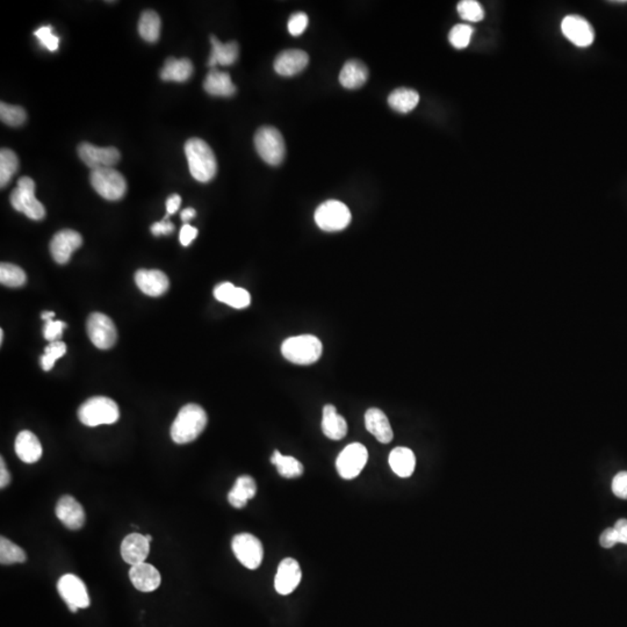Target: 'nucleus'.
<instances>
[{"label": "nucleus", "instance_id": "4d7b16f0", "mask_svg": "<svg viewBox=\"0 0 627 627\" xmlns=\"http://www.w3.org/2000/svg\"><path fill=\"white\" fill-rule=\"evenodd\" d=\"M146 541H149V543H151V541H153V537H151L150 534H146Z\"/></svg>", "mask_w": 627, "mask_h": 627}, {"label": "nucleus", "instance_id": "c03bdc74", "mask_svg": "<svg viewBox=\"0 0 627 627\" xmlns=\"http://www.w3.org/2000/svg\"><path fill=\"white\" fill-rule=\"evenodd\" d=\"M308 26V15L303 12L294 13L288 20V31L293 36H299Z\"/></svg>", "mask_w": 627, "mask_h": 627}, {"label": "nucleus", "instance_id": "473e14b6", "mask_svg": "<svg viewBox=\"0 0 627 627\" xmlns=\"http://www.w3.org/2000/svg\"><path fill=\"white\" fill-rule=\"evenodd\" d=\"M160 17L155 10H144L139 21V33L144 41L155 43L160 36Z\"/></svg>", "mask_w": 627, "mask_h": 627}, {"label": "nucleus", "instance_id": "f8f14e48", "mask_svg": "<svg viewBox=\"0 0 627 627\" xmlns=\"http://www.w3.org/2000/svg\"><path fill=\"white\" fill-rule=\"evenodd\" d=\"M57 589L70 610L76 612L78 609L90 607V596L86 586L78 576L66 574L59 580Z\"/></svg>", "mask_w": 627, "mask_h": 627}, {"label": "nucleus", "instance_id": "c9c22d12", "mask_svg": "<svg viewBox=\"0 0 627 627\" xmlns=\"http://www.w3.org/2000/svg\"><path fill=\"white\" fill-rule=\"evenodd\" d=\"M27 560L26 553L22 548L8 541L7 538L0 539V564L1 565H13L22 564Z\"/></svg>", "mask_w": 627, "mask_h": 627}, {"label": "nucleus", "instance_id": "f3484780", "mask_svg": "<svg viewBox=\"0 0 627 627\" xmlns=\"http://www.w3.org/2000/svg\"><path fill=\"white\" fill-rule=\"evenodd\" d=\"M56 516L69 530H80L85 524V511L78 501L70 495L59 499L55 509Z\"/></svg>", "mask_w": 627, "mask_h": 627}, {"label": "nucleus", "instance_id": "0eeeda50", "mask_svg": "<svg viewBox=\"0 0 627 627\" xmlns=\"http://www.w3.org/2000/svg\"><path fill=\"white\" fill-rule=\"evenodd\" d=\"M90 181L94 191L109 202H118L125 197L127 192L125 177L113 167L92 171Z\"/></svg>", "mask_w": 627, "mask_h": 627}, {"label": "nucleus", "instance_id": "7c9ffc66", "mask_svg": "<svg viewBox=\"0 0 627 627\" xmlns=\"http://www.w3.org/2000/svg\"><path fill=\"white\" fill-rule=\"evenodd\" d=\"M389 466L400 478H409L416 467V458L408 447H396L389 454Z\"/></svg>", "mask_w": 627, "mask_h": 627}, {"label": "nucleus", "instance_id": "e433bc0d", "mask_svg": "<svg viewBox=\"0 0 627 627\" xmlns=\"http://www.w3.org/2000/svg\"><path fill=\"white\" fill-rule=\"evenodd\" d=\"M26 273L21 267L14 264L3 263L0 265V281L7 287H21L26 284Z\"/></svg>", "mask_w": 627, "mask_h": 627}, {"label": "nucleus", "instance_id": "603ef678", "mask_svg": "<svg viewBox=\"0 0 627 627\" xmlns=\"http://www.w3.org/2000/svg\"><path fill=\"white\" fill-rule=\"evenodd\" d=\"M195 215H197V211H195V209H184V211H181V221H184L185 223H186V222L190 221L192 218H195Z\"/></svg>", "mask_w": 627, "mask_h": 627}, {"label": "nucleus", "instance_id": "aec40b11", "mask_svg": "<svg viewBox=\"0 0 627 627\" xmlns=\"http://www.w3.org/2000/svg\"><path fill=\"white\" fill-rule=\"evenodd\" d=\"M150 552V543L146 536L132 534L122 541L121 557L129 565H139L146 562Z\"/></svg>", "mask_w": 627, "mask_h": 627}, {"label": "nucleus", "instance_id": "c756f323", "mask_svg": "<svg viewBox=\"0 0 627 627\" xmlns=\"http://www.w3.org/2000/svg\"><path fill=\"white\" fill-rule=\"evenodd\" d=\"M322 430L329 439L340 440L347 436V421L337 413L333 405H326L323 409Z\"/></svg>", "mask_w": 627, "mask_h": 627}, {"label": "nucleus", "instance_id": "864d4df0", "mask_svg": "<svg viewBox=\"0 0 627 627\" xmlns=\"http://www.w3.org/2000/svg\"><path fill=\"white\" fill-rule=\"evenodd\" d=\"M614 530L617 531L618 543L627 545V525L626 527H621V529H614Z\"/></svg>", "mask_w": 627, "mask_h": 627}, {"label": "nucleus", "instance_id": "2f4dec72", "mask_svg": "<svg viewBox=\"0 0 627 627\" xmlns=\"http://www.w3.org/2000/svg\"><path fill=\"white\" fill-rule=\"evenodd\" d=\"M419 103V94L411 89H396L389 94L388 104L394 111L407 114L416 108Z\"/></svg>", "mask_w": 627, "mask_h": 627}, {"label": "nucleus", "instance_id": "79ce46f5", "mask_svg": "<svg viewBox=\"0 0 627 627\" xmlns=\"http://www.w3.org/2000/svg\"><path fill=\"white\" fill-rule=\"evenodd\" d=\"M34 35L38 38V41L49 52H56L59 49V38L52 33V26H43L34 31Z\"/></svg>", "mask_w": 627, "mask_h": 627}, {"label": "nucleus", "instance_id": "c85d7f7f", "mask_svg": "<svg viewBox=\"0 0 627 627\" xmlns=\"http://www.w3.org/2000/svg\"><path fill=\"white\" fill-rule=\"evenodd\" d=\"M256 494V481L249 475H242L236 480L235 485L229 492L228 501L236 509H242Z\"/></svg>", "mask_w": 627, "mask_h": 627}, {"label": "nucleus", "instance_id": "412c9836", "mask_svg": "<svg viewBox=\"0 0 627 627\" xmlns=\"http://www.w3.org/2000/svg\"><path fill=\"white\" fill-rule=\"evenodd\" d=\"M129 579L133 586L142 593H151L160 586L162 577L158 571L149 564L132 566L129 571Z\"/></svg>", "mask_w": 627, "mask_h": 627}, {"label": "nucleus", "instance_id": "b1692460", "mask_svg": "<svg viewBox=\"0 0 627 627\" xmlns=\"http://www.w3.org/2000/svg\"><path fill=\"white\" fill-rule=\"evenodd\" d=\"M214 296L218 301L236 309L246 308L251 302L249 292L244 288L235 287L232 282L218 285L214 289Z\"/></svg>", "mask_w": 627, "mask_h": 627}, {"label": "nucleus", "instance_id": "39448f33", "mask_svg": "<svg viewBox=\"0 0 627 627\" xmlns=\"http://www.w3.org/2000/svg\"><path fill=\"white\" fill-rule=\"evenodd\" d=\"M10 205L31 220L40 221L45 218V206L35 197V183L31 178L21 177L17 181V188L10 195Z\"/></svg>", "mask_w": 627, "mask_h": 627}, {"label": "nucleus", "instance_id": "a211bd4d", "mask_svg": "<svg viewBox=\"0 0 627 627\" xmlns=\"http://www.w3.org/2000/svg\"><path fill=\"white\" fill-rule=\"evenodd\" d=\"M309 56L307 52L299 49H288L277 56L274 61V70L280 76H295L307 68Z\"/></svg>", "mask_w": 627, "mask_h": 627}, {"label": "nucleus", "instance_id": "49530a36", "mask_svg": "<svg viewBox=\"0 0 627 627\" xmlns=\"http://www.w3.org/2000/svg\"><path fill=\"white\" fill-rule=\"evenodd\" d=\"M169 216H170V215H165L162 221L156 222V223H153V225H151V232H153V235H170L171 232H174V225L169 221Z\"/></svg>", "mask_w": 627, "mask_h": 627}, {"label": "nucleus", "instance_id": "f704fd0d", "mask_svg": "<svg viewBox=\"0 0 627 627\" xmlns=\"http://www.w3.org/2000/svg\"><path fill=\"white\" fill-rule=\"evenodd\" d=\"M19 160L13 150L3 148L0 151V186L1 188L8 185L10 179L17 174Z\"/></svg>", "mask_w": 627, "mask_h": 627}, {"label": "nucleus", "instance_id": "8fccbe9b", "mask_svg": "<svg viewBox=\"0 0 627 627\" xmlns=\"http://www.w3.org/2000/svg\"><path fill=\"white\" fill-rule=\"evenodd\" d=\"M181 205V198L179 195H172L167 200V214L174 215L177 213Z\"/></svg>", "mask_w": 627, "mask_h": 627}, {"label": "nucleus", "instance_id": "9d476101", "mask_svg": "<svg viewBox=\"0 0 627 627\" xmlns=\"http://www.w3.org/2000/svg\"><path fill=\"white\" fill-rule=\"evenodd\" d=\"M86 330L91 342L100 350L111 349L118 340L114 323L107 315L101 312H93L89 317Z\"/></svg>", "mask_w": 627, "mask_h": 627}, {"label": "nucleus", "instance_id": "ea45409f", "mask_svg": "<svg viewBox=\"0 0 627 627\" xmlns=\"http://www.w3.org/2000/svg\"><path fill=\"white\" fill-rule=\"evenodd\" d=\"M66 352V343L62 340L52 342L45 347V354L41 357V366L45 372L50 371L55 366L56 361L62 358Z\"/></svg>", "mask_w": 627, "mask_h": 627}, {"label": "nucleus", "instance_id": "423d86ee", "mask_svg": "<svg viewBox=\"0 0 627 627\" xmlns=\"http://www.w3.org/2000/svg\"><path fill=\"white\" fill-rule=\"evenodd\" d=\"M255 146L265 163L272 167L282 163L286 155V146L284 137L277 128L265 126L258 129L255 135Z\"/></svg>", "mask_w": 627, "mask_h": 627}, {"label": "nucleus", "instance_id": "a19ab883", "mask_svg": "<svg viewBox=\"0 0 627 627\" xmlns=\"http://www.w3.org/2000/svg\"><path fill=\"white\" fill-rule=\"evenodd\" d=\"M471 35H473V28L469 24H457L451 29L448 40L454 48L464 49L467 48L469 45Z\"/></svg>", "mask_w": 627, "mask_h": 627}, {"label": "nucleus", "instance_id": "9b49d317", "mask_svg": "<svg viewBox=\"0 0 627 627\" xmlns=\"http://www.w3.org/2000/svg\"><path fill=\"white\" fill-rule=\"evenodd\" d=\"M368 460V452L363 444H350L337 458V471L345 480H352L361 474Z\"/></svg>", "mask_w": 627, "mask_h": 627}, {"label": "nucleus", "instance_id": "4c0bfd02", "mask_svg": "<svg viewBox=\"0 0 627 627\" xmlns=\"http://www.w3.org/2000/svg\"><path fill=\"white\" fill-rule=\"evenodd\" d=\"M0 119L3 123H6L10 127H19L24 125L27 119V114L24 108L15 105L0 104Z\"/></svg>", "mask_w": 627, "mask_h": 627}, {"label": "nucleus", "instance_id": "09e8293b", "mask_svg": "<svg viewBox=\"0 0 627 627\" xmlns=\"http://www.w3.org/2000/svg\"><path fill=\"white\" fill-rule=\"evenodd\" d=\"M600 544L604 548H612L618 544L617 531L614 527H609L603 531L600 537Z\"/></svg>", "mask_w": 627, "mask_h": 627}, {"label": "nucleus", "instance_id": "f257e3e1", "mask_svg": "<svg viewBox=\"0 0 627 627\" xmlns=\"http://www.w3.org/2000/svg\"><path fill=\"white\" fill-rule=\"evenodd\" d=\"M184 149L192 177L200 183L211 181L218 172V160L211 146L204 139L193 137L185 143Z\"/></svg>", "mask_w": 627, "mask_h": 627}, {"label": "nucleus", "instance_id": "6ab92c4d", "mask_svg": "<svg viewBox=\"0 0 627 627\" xmlns=\"http://www.w3.org/2000/svg\"><path fill=\"white\" fill-rule=\"evenodd\" d=\"M137 287L149 296H160L165 294L170 287L167 274L160 270H139L135 274Z\"/></svg>", "mask_w": 627, "mask_h": 627}, {"label": "nucleus", "instance_id": "58836bf2", "mask_svg": "<svg viewBox=\"0 0 627 627\" xmlns=\"http://www.w3.org/2000/svg\"><path fill=\"white\" fill-rule=\"evenodd\" d=\"M458 13L461 19L468 22H478L483 20L485 10L476 0H462L458 3Z\"/></svg>", "mask_w": 627, "mask_h": 627}, {"label": "nucleus", "instance_id": "a878e982", "mask_svg": "<svg viewBox=\"0 0 627 627\" xmlns=\"http://www.w3.org/2000/svg\"><path fill=\"white\" fill-rule=\"evenodd\" d=\"M211 52L209 57V66H232L237 61L239 55V45L235 41L222 43L215 36H211Z\"/></svg>", "mask_w": 627, "mask_h": 627}, {"label": "nucleus", "instance_id": "6e6d98bb", "mask_svg": "<svg viewBox=\"0 0 627 627\" xmlns=\"http://www.w3.org/2000/svg\"><path fill=\"white\" fill-rule=\"evenodd\" d=\"M3 330H0V343H3Z\"/></svg>", "mask_w": 627, "mask_h": 627}, {"label": "nucleus", "instance_id": "72a5a7b5", "mask_svg": "<svg viewBox=\"0 0 627 627\" xmlns=\"http://www.w3.org/2000/svg\"><path fill=\"white\" fill-rule=\"evenodd\" d=\"M271 462L277 467L279 474L282 478H295L301 476L303 474V464L295 459L294 457L289 455H282L279 451H274L272 457H271Z\"/></svg>", "mask_w": 627, "mask_h": 627}, {"label": "nucleus", "instance_id": "4468645a", "mask_svg": "<svg viewBox=\"0 0 627 627\" xmlns=\"http://www.w3.org/2000/svg\"><path fill=\"white\" fill-rule=\"evenodd\" d=\"M83 244V237L80 232L64 229L57 232L50 242V253L56 263L66 264L71 259L73 253Z\"/></svg>", "mask_w": 627, "mask_h": 627}, {"label": "nucleus", "instance_id": "de8ad7c7", "mask_svg": "<svg viewBox=\"0 0 627 627\" xmlns=\"http://www.w3.org/2000/svg\"><path fill=\"white\" fill-rule=\"evenodd\" d=\"M197 236H198V229L195 228V227H192V225H188V223H185L181 229L179 241H181L183 245L188 246L193 242V241H195Z\"/></svg>", "mask_w": 627, "mask_h": 627}, {"label": "nucleus", "instance_id": "5fc2aeb1", "mask_svg": "<svg viewBox=\"0 0 627 627\" xmlns=\"http://www.w3.org/2000/svg\"><path fill=\"white\" fill-rule=\"evenodd\" d=\"M55 317V312H43L41 314V319H45V322L49 321V319H52Z\"/></svg>", "mask_w": 627, "mask_h": 627}, {"label": "nucleus", "instance_id": "2eb2a0df", "mask_svg": "<svg viewBox=\"0 0 627 627\" xmlns=\"http://www.w3.org/2000/svg\"><path fill=\"white\" fill-rule=\"evenodd\" d=\"M561 29L566 38L580 48L589 47L595 40L593 26L580 15H567L562 20Z\"/></svg>", "mask_w": 627, "mask_h": 627}, {"label": "nucleus", "instance_id": "1a4fd4ad", "mask_svg": "<svg viewBox=\"0 0 627 627\" xmlns=\"http://www.w3.org/2000/svg\"><path fill=\"white\" fill-rule=\"evenodd\" d=\"M232 547L236 558L245 568L253 571L262 565L264 558L263 545L252 534H237L232 539Z\"/></svg>", "mask_w": 627, "mask_h": 627}, {"label": "nucleus", "instance_id": "f03ea898", "mask_svg": "<svg viewBox=\"0 0 627 627\" xmlns=\"http://www.w3.org/2000/svg\"><path fill=\"white\" fill-rule=\"evenodd\" d=\"M207 425V414L202 407L190 403L183 407L171 426L174 443L188 444L197 439Z\"/></svg>", "mask_w": 627, "mask_h": 627}, {"label": "nucleus", "instance_id": "37998d69", "mask_svg": "<svg viewBox=\"0 0 627 627\" xmlns=\"http://www.w3.org/2000/svg\"><path fill=\"white\" fill-rule=\"evenodd\" d=\"M66 322L49 319V321L45 322V328H43V336H45V340H49L50 343H52V342H57V340H59V338L62 337L63 330L66 329Z\"/></svg>", "mask_w": 627, "mask_h": 627}, {"label": "nucleus", "instance_id": "5701e85b", "mask_svg": "<svg viewBox=\"0 0 627 627\" xmlns=\"http://www.w3.org/2000/svg\"><path fill=\"white\" fill-rule=\"evenodd\" d=\"M365 425L368 432L372 433L382 444L391 443L394 437L392 426L386 414L378 408H371L365 414Z\"/></svg>", "mask_w": 627, "mask_h": 627}, {"label": "nucleus", "instance_id": "393cba45", "mask_svg": "<svg viewBox=\"0 0 627 627\" xmlns=\"http://www.w3.org/2000/svg\"><path fill=\"white\" fill-rule=\"evenodd\" d=\"M368 80V66L358 59H351L340 70V83L345 89L356 90L365 85Z\"/></svg>", "mask_w": 627, "mask_h": 627}, {"label": "nucleus", "instance_id": "a18cd8bd", "mask_svg": "<svg viewBox=\"0 0 627 627\" xmlns=\"http://www.w3.org/2000/svg\"><path fill=\"white\" fill-rule=\"evenodd\" d=\"M614 495L621 499H627V471H619L611 485Z\"/></svg>", "mask_w": 627, "mask_h": 627}, {"label": "nucleus", "instance_id": "cd10ccee", "mask_svg": "<svg viewBox=\"0 0 627 627\" xmlns=\"http://www.w3.org/2000/svg\"><path fill=\"white\" fill-rule=\"evenodd\" d=\"M204 89L214 97H232L236 93V86L232 82L230 75L216 69H211L206 76Z\"/></svg>", "mask_w": 627, "mask_h": 627}, {"label": "nucleus", "instance_id": "3c124183", "mask_svg": "<svg viewBox=\"0 0 627 627\" xmlns=\"http://www.w3.org/2000/svg\"><path fill=\"white\" fill-rule=\"evenodd\" d=\"M10 475L7 471L6 464L3 461V458L0 459V488L3 489L10 485Z\"/></svg>", "mask_w": 627, "mask_h": 627}, {"label": "nucleus", "instance_id": "7ed1b4c3", "mask_svg": "<svg viewBox=\"0 0 627 627\" xmlns=\"http://www.w3.org/2000/svg\"><path fill=\"white\" fill-rule=\"evenodd\" d=\"M321 340L312 335L291 337L281 345V354L288 361L296 365H312L322 356Z\"/></svg>", "mask_w": 627, "mask_h": 627}, {"label": "nucleus", "instance_id": "6e6552de", "mask_svg": "<svg viewBox=\"0 0 627 627\" xmlns=\"http://www.w3.org/2000/svg\"><path fill=\"white\" fill-rule=\"evenodd\" d=\"M350 209L343 202L328 200L319 205L315 211L316 225L324 232H340L351 223Z\"/></svg>", "mask_w": 627, "mask_h": 627}, {"label": "nucleus", "instance_id": "ddd939ff", "mask_svg": "<svg viewBox=\"0 0 627 627\" xmlns=\"http://www.w3.org/2000/svg\"><path fill=\"white\" fill-rule=\"evenodd\" d=\"M78 155L80 160L92 171L113 167L121 158L120 151L114 146L100 148L87 142L80 143L78 146Z\"/></svg>", "mask_w": 627, "mask_h": 627}, {"label": "nucleus", "instance_id": "dca6fc26", "mask_svg": "<svg viewBox=\"0 0 627 627\" xmlns=\"http://www.w3.org/2000/svg\"><path fill=\"white\" fill-rule=\"evenodd\" d=\"M302 572L299 562L293 558H286L278 567L274 588L279 595H289L301 582Z\"/></svg>", "mask_w": 627, "mask_h": 627}, {"label": "nucleus", "instance_id": "20e7f679", "mask_svg": "<svg viewBox=\"0 0 627 627\" xmlns=\"http://www.w3.org/2000/svg\"><path fill=\"white\" fill-rule=\"evenodd\" d=\"M120 411L116 403L105 396H96L84 402L78 410V418L84 425L94 426L118 422Z\"/></svg>", "mask_w": 627, "mask_h": 627}, {"label": "nucleus", "instance_id": "bb28decb", "mask_svg": "<svg viewBox=\"0 0 627 627\" xmlns=\"http://www.w3.org/2000/svg\"><path fill=\"white\" fill-rule=\"evenodd\" d=\"M193 64L188 59H177L169 57L165 61L163 69L160 70V78L164 82L184 83L193 75Z\"/></svg>", "mask_w": 627, "mask_h": 627}, {"label": "nucleus", "instance_id": "4be33fe9", "mask_svg": "<svg viewBox=\"0 0 627 627\" xmlns=\"http://www.w3.org/2000/svg\"><path fill=\"white\" fill-rule=\"evenodd\" d=\"M15 453L26 464H35L42 457V445L34 433L24 430L17 435L15 439Z\"/></svg>", "mask_w": 627, "mask_h": 627}]
</instances>
